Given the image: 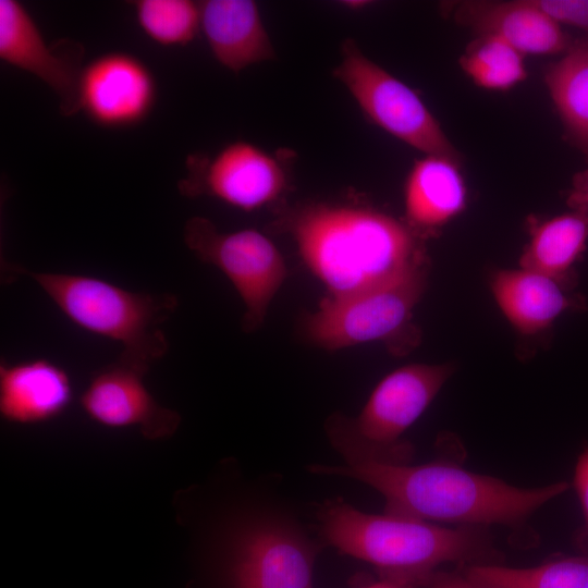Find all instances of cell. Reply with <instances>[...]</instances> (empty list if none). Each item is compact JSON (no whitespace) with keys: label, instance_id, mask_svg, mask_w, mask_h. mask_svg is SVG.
Here are the masks:
<instances>
[{"label":"cell","instance_id":"obj_14","mask_svg":"<svg viewBox=\"0 0 588 588\" xmlns=\"http://www.w3.org/2000/svg\"><path fill=\"white\" fill-rule=\"evenodd\" d=\"M450 13L476 36L492 35L524 56L563 54L573 38L535 0L453 2Z\"/></svg>","mask_w":588,"mask_h":588},{"label":"cell","instance_id":"obj_22","mask_svg":"<svg viewBox=\"0 0 588 588\" xmlns=\"http://www.w3.org/2000/svg\"><path fill=\"white\" fill-rule=\"evenodd\" d=\"M462 70L479 87L506 90L527 77L525 56L503 39L478 35L460 58Z\"/></svg>","mask_w":588,"mask_h":588},{"label":"cell","instance_id":"obj_2","mask_svg":"<svg viewBox=\"0 0 588 588\" xmlns=\"http://www.w3.org/2000/svg\"><path fill=\"white\" fill-rule=\"evenodd\" d=\"M289 231L332 298L380 285L424 256L408 225L366 207L306 206L291 216Z\"/></svg>","mask_w":588,"mask_h":588},{"label":"cell","instance_id":"obj_10","mask_svg":"<svg viewBox=\"0 0 588 588\" xmlns=\"http://www.w3.org/2000/svg\"><path fill=\"white\" fill-rule=\"evenodd\" d=\"M83 46L62 39L47 44L26 8L0 0V59L45 83L60 100L65 117L78 112V84L84 65Z\"/></svg>","mask_w":588,"mask_h":588},{"label":"cell","instance_id":"obj_20","mask_svg":"<svg viewBox=\"0 0 588 588\" xmlns=\"http://www.w3.org/2000/svg\"><path fill=\"white\" fill-rule=\"evenodd\" d=\"M588 244V212L571 210L537 224L519 260L520 268L566 283Z\"/></svg>","mask_w":588,"mask_h":588},{"label":"cell","instance_id":"obj_19","mask_svg":"<svg viewBox=\"0 0 588 588\" xmlns=\"http://www.w3.org/2000/svg\"><path fill=\"white\" fill-rule=\"evenodd\" d=\"M544 83L564 127L566 139L588 159V38L573 39L549 64Z\"/></svg>","mask_w":588,"mask_h":588},{"label":"cell","instance_id":"obj_16","mask_svg":"<svg viewBox=\"0 0 588 588\" xmlns=\"http://www.w3.org/2000/svg\"><path fill=\"white\" fill-rule=\"evenodd\" d=\"M72 400L68 372L58 364L35 358L0 364V414L11 422L32 425L60 416Z\"/></svg>","mask_w":588,"mask_h":588},{"label":"cell","instance_id":"obj_27","mask_svg":"<svg viewBox=\"0 0 588 588\" xmlns=\"http://www.w3.org/2000/svg\"><path fill=\"white\" fill-rule=\"evenodd\" d=\"M566 201L572 210L588 212V169L574 175Z\"/></svg>","mask_w":588,"mask_h":588},{"label":"cell","instance_id":"obj_13","mask_svg":"<svg viewBox=\"0 0 588 588\" xmlns=\"http://www.w3.org/2000/svg\"><path fill=\"white\" fill-rule=\"evenodd\" d=\"M314 553L291 530L275 524L250 529L232 564L234 588H313Z\"/></svg>","mask_w":588,"mask_h":588},{"label":"cell","instance_id":"obj_4","mask_svg":"<svg viewBox=\"0 0 588 588\" xmlns=\"http://www.w3.org/2000/svg\"><path fill=\"white\" fill-rule=\"evenodd\" d=\"M5 267L32 278L74 324L120 343V360L147 372L167 354L169 342L161 327L179 305L175 295L130 291L89 275Z\"/></svg>","mask_w":588,"mask_h":588},{"label":"cell","instance_id":"obj_23","mask_svg":"<svg viewBox=\"0 0 588 588\" xmlns=\"http://www.w3.org/2000/svg\"><path fill=\"white\" fill-rule=\"evenodd\" d=\"M143 33L163 47H183L200 30L199 2L191 0H137L132 2Z\"/></svg>","mask_w":588,"mask_h":588},{"label":"cell","instance_id":"obj_1","mask_svg":"<svg viewBox=\"0 0 588 588\" xmlns=\"http://www.w3.org/2000/svg\"><path fill=\"white\" fill-rule=\"evenodd\" d=\"M345 465H313V473L352 478L380 492L384 513L455 527L522 525L538 509L568 489L564 481L524 489L454 464H390L345 458Z\"/></svg>","mask_w":588,"mask_h":588},{"label":"cell","instance_id":"obj_8","mask_svg":"<svg viewBox=\"0 0 588 588\" xmlns=\"http://www.w3.org/2000/svg\"><path fill=\"white\" fill-rule=\"evenodd\" d=\"M183 235L188 249L221 270L235 287L245 305L242 329L253 332L260 328L286 277L285 261L275 244L255 229L221 232L199 216L186 221Z\"/></svg>","mask_w":588,"mask_h":588},{"label":"cell","instance_id":"obj_7","mask_svg":"<svg viewBox=\"0 0 588 588\" xmlns=\"http://www.w3.org/2000/svg\"><path fill=\"white\" fill-rule=\"evenodd\" d=\"M333 75L372 123L425 155L460 163L458 151L415 90L365 56L353 39L344 40Z\"/></svg>","mask_w":588,"mask_h":588},{"label":"cell","instance_id":"obj_18","mask_svg":"<svg viewBox=\"0 0 588 588\" xmlns=\"http://www.w3.org/2000/svg\"><path fill=\"white\" fill-rule=\"evenodd\" d=\"M458 164L437 155H425L413 163L404 186V209L414 232L433 231L465 207L466 186Z\"/></svg>","mask_w":588,"mask_h":588},{"label":"cell","instance_id":"obj_24","mask_svg":"<svg viewBox=\"0 0 588 588\" xmlns=\"http://www.w3.org/2000/svg\"><path fill=\"white\" fill-rule=\"evenodd\" d=\"M535 2L559 24L580 29L588 38V0H535Z\"/></svg>","mask_w":588,"mask_h":588},{"label":"cell","instance_id":"obj_28","mask_svg":"<svg viewBox=\"0 0 588 588\" xmlns=\"http://www.w3.org/2000/svg\"><path fill=\"white\" fill-rule=\"evenodd\" d=\"M424 588H477L458 569L455 572L436 571Z\"/></svg>","mask_w":588,"mask_h":588},{"label":"cell","instance_id":"obj_12","mask_svg":"<svg viewBox=\"0 0 588 588\" xmlns=\"http://www.w3.org/2000/svg\"><path fill=\"white\" fill-rule=\"evenodd\" d=\"M145 373L118 358L93 375L81 395L83 411L105 427L137 428L150 439L172 434L181 417L158 404L144 383Z\"/></svg>","mask_w":588,"mask_h":588},{"label":"cell","instance_id":"obj_9","mask_svg":"<svg viewBox=\"0 0 588 588\" xmlns=\"http://www.w3.org/2000/svg\"><path fill=\"white\" fill-rule=\"evenodd\" d=\"M187 168L186 177L179 182L182 195H206L244 211L273 203L287 185L281 162L245 140L228 144L212 158H189Z\"/></svg>","mask_w":588,"mask_h":588},{"label":"cell","instance_id":"obj_5","mask_svg":"<svg viewBox=\"0 0 588 588\" xmlns=\"http://www.w3.org/2000/svg\"><path fill=\"white\" fill-rule=\"evenodd\" d=\"M451 364H411L384 377L360 414L335 416L327 430L345 458L406 464L414 454L402 434L425 412L453 373Z\"/></svg>","mask_w":588,"mask_h":588},{"label":"cell","instance_id":"obj_6","mask_svg":"<svg viewBox=\"0 0 588 588\" xmlns=\"http://www.w3.org/2000/svg\"><path fill=\"white\" fill-rule=\"evenodd\" d=\"M422 256L395 278L347 296L324 299L304 320L315 345L334 351L371 341H389L409 322L426 289Z\"/></svg>","mask_w":588,"mask_h":588},{"label":"cell","instance_id":"obj_17","mask_svg":"<svg viewBox=\"0 0 588 588\" xmlns=\"http://www.w3.org/2000/svg\"><path fill=\"white\" fill-rule=\"evenodd\" d=\"M490 286L503 315L524 334L542 331L563 313L584 306L565 283L524 268L497 271Z\"/></svg>","mask_w":588,"mask_h":588},{"label":"cell","instance_id":"obj_15","mask_svg":"<svg viewBox=\"0 0 588 588\" xmlns=\"http://www.w3.org/2000/svg\"><path fill=\"white\" fill-rule=\"evenodd\" d=\"M200 30L219 64L238 73L274 59L275 52L259 8L252 0L198 1Z\"/></svg>","mask_w":588,"mask_h":588},{"label":"cell","instance_id":"obj_11","mask_svg":"<svg viewBox=\"0 0 588 588\" xmlns=\"http://www.w3.org/2000/svg\"><path fill=\"white\" fill-rule=\"evenodd\" d=\"M157 99L149 68L136 56L111 51L84 65L78 84V111L96 125L126 128L144 122Z\"/></svg>","mask_w":588,"mask_h":588},{"label":"cell","instance_id":"obj_25","mask_svg":"<svg viewBox=\"0 0 588 588\" xmlns=\"http://www.w3.org/2000/svg\"><path fill=\"white\" fill-rule=\"evenodd\" d=\"M573 482L580 501L585 520L583 529L578 535L577 542L580 544L584 552L588 553V448L577 460Z\"/></svg>","mask_w":588,"mask_h":588},{"label":"cell","instance_id":"obj_26","mask_svg":"<svg viewBox=\"0 0 588 588\" xmlns=\"http://www.w3.org/2000/svg\"><path fill=\"white\" fill-rule=\"evenodd\" d=\"M431 575L380 573L378 580L364 584L359 588H424Z\"/></svg>","mask_w":588,"mask_h":588},{"label":"cell","instance_id":"obj_3","mask_svg":"<svg viewBox=\"0 0 588 588\" xmlns=\"http://www.w3.org/2000/svg\"><path fill=\"white\" fill-rule=\"evenodd\" d=\"M323 538L379 573L431 575L444 563L501 564L488 527H442L393 514H368L342 500L319 511Z\"/></svg>","mask_w":588,"mask_h":588},{"label":"cell","instance_id":"obj_21","mask_svg":"<svg viewBox=\"0 0 588 588\" xmlns=\"http://www.w3.org/2000/svg\"><path fill=\"white\" fill-rule=\"evenodd\" d=\"M458 571L477 588H588V553L531 567L470 564Z\"/></svg>","mask_w":588,"mask_h":588}]
</instances>
